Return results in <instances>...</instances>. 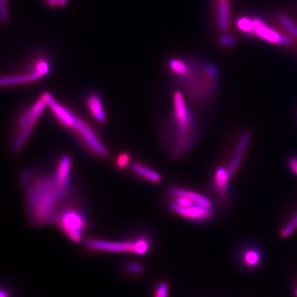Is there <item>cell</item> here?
Returning a JSON list of instances; mask_svg holds the SVG:
<instances>
[{"mask_svg": "<svg viewBox=\"0 0 297 297\" xmlns=\"http://www.w3.org/2000/svg\"><path fill=\"white\" fill-rule=\"evenodd\" d=\"M253 21V35H255L258 38L271 44L279 45L281 46H292V41L290 40V38L271 28L260 17H254Z\"/></svg>", "mask_w": 297, "mask_h": 297, "instance_id": "5", "label": "cell"}, {"mask_svg": "<svg viewBox=\"0 0 297 297\" xmlns=\"http://www.w3.org/2000/svg\"><path fill=\"white\" fill-rule=\"evenodd\" d=\"M189 191L184 190V189L173 188L170 190V193L173 196L177 197H188Z\"/></svg>", "mask_w": 297, "mask_h": 297, "instance_id": "30", "label": "cell"}, {"mask_svg": "<svg viewBox=\"0 0 297 297\" xmlns=\"http://www.w3.org/2000/svg\"><path fill=\"white\" fill-rule=\"evenodd\" d=\"M78 131L79 134L83 137L84 140L88 144L90 147L98 155L105 156L107 155L106 148L103 146L102 142L98 138L97 135L92 130L91 127L81 119L76 117L75 123L74 128Z\"/></svg>", "mask_w": 297, "mask_h": 297, "instance_id": "6", "label": "cell"}, {"mask_svg": "<svg viewBox=\"0 0 297 297\" xmlns=\"http://www.w3.org/2000/svg\"><path fill=\"white\" fill-rule=\"evenodd\" d=\"M250 140H251V134L249 132H244L242 133V136H240L238 140L237 147H236L235 152L234 156L242 158L243 157L244 154L247 150L249 146Z\"/></svg>", "mask_w": 297, "mask_h": 297, "instance_id": "19", "label": "cell"}, {"mask_svg": "<svg viewBox=\"0 0 297 297\" xmlns=\"http://www.w3.org/2000/svg\"><path fill=\"white\" fill-rule=\"evenodd\" d=\"M176 203L179 206L183 207L191 206L194 204L189 197H177Z\"/></svg>", "mask_w": 297, "mask_h": 297, "instance_id": "29", "label": "cell"}, {"mask_svg": "<svg viewBox=\"0 0 297 297\" xmlns=\"http://www.w3.org/2000/svg\"><path fill=\"white\" fill-rule=\"evenodd\" d=\"M230 177L228 169L225 168L220 167L217 170L215 175V185L220 194H224L227 190Z\"/></svg>", "mask_w": 297, "mask_h": 297, "instance_id": "15", "label": "cell"}, {"mask_svg": "<svg viewBox=\"0 0 297 297\" xmlns=\"http://www.w3.org/2000/svg\"><path fill=\"white\" fill-rule=\"evenodd\" d=\"M42 77V74H40L39 72L35 70L34 72L30 74L2 78L0 83L3 86L17 85V84L35 81L37 80L41 79Z\"/></svg>", "mask_w": 297, "mask_h": 297, "instance_id": "11", "label": "cell"}, {"mask_svg": "<svg viewBox=\"0 0 297 297\" xmlns=\"http://www.w3.org/2000/svg\"><path fill=\"white\" fill-rule=\"evenodd\" d=\"M53 220L72 241L81 242L85 228V220L79 211L66 209L60 214H56Z\"/></svg>", "mask_w": 297, "mask_h": 297, "instance_id": "4", "label": "cell"}, {"mask_svg": "<svg viewBox=\"0 0 297 297\" xmlns=\"http://www.w3.org/2000/svg\"><path fill=\"white\" fill-rule=\"evenodd\" d=\"M219 1H220V2H226V1H228V0H219Z\"/></svg>", "mask_w": 297, "mask_h": 297, "instance_id": "36", "label": "cell"}, {"mask_svg": "<svg viewBox=\"0 0 297 297\" xmlns=\"http://www.w3.org/2000/svg\"><path fill=\"white\" fill-rule=\"evenodd\" d=\"M0 296H1V297H9L7 292L3 290L1 291V295H0Z\"/></svg>", "mask_w": 297, "mask_h": 297, "instance_id": "34", "label": "cell"}, {"mask_svg": "<svg viewBox=\"0 0 297 297\" xmlns=\"http://www.w3.org/2000/svg\"><path fill=\"white\" fill-rule=\"evenodd\" d=\"M297 228V213L291 219L290 222L286 224V226L283 228L282 231L281 232L282 237L286 238L291 235Z\"/></svg>", "mask_w": 297, "mask_h": 297, "instance_id": "22", "label": "cell"}, {"mask_svg": "<svg viewBox=\"0 0 297 297\" xmlns=\"http://www.w3.org/2000/svg\"><path fill=\"white\" fill-rule=\"evenodd\" d=\"M49 3L52 7H56L58 4L62 6H65L67 3V0H49Z\"/></svg>", "mask_w": 297, "mask_h": 297, "instance_id": "33", "label": "cell"}, {"mask_svg": "<svg viewBox=\"0 0 297 297\" xmlns=\"http://www.w3.org/2000/svg\"><path fill=\"white\" fill-rule=\"evenodd\" d=\"M173 101V116L176 128L175 146L179 152L185 151L192 142L194 120L181 92H175Z\"/></svg>", "mask_w": 297, "mask_h": 297, "instance_id": "2", "label": "cell"}, {"mask_svg": "<svg viewBox=\"0 0 297 297\" xmlns=\"http://www.w3.org/2000/svg\"><path fill=\"white\" fill-rule=\"evenodd\" d=\"M34 126L35 125L28 124L27 126L22 128V130H21L18 136H17L14 144H13V148H14L15 152H19L22 148L23 144H25L29 136H30Z\"/></svg>", "mask_w": 297, "mask_h": 297, "instance_id": "18", "label": "cell"}, {"mask_svg": "<svg viewBox=\"0 0 297 297\" xmlns=\"http://www.w3.org/2000/svg\"><path fill=\"white\" fill-rule=\"evenodd\" d=\"M294 295H295V296L297 297V286H296V289H295V290H294Z\"/></svg>", "mask_w": 297, "mask_h": 297, "instance_id": "35", "label": "cell"}, {"mask_svg": "<svg viewBox=\"0 0 297 297\" xmlns=\"http://www.w3.org/2000/svg\"><path fill=\"white\" fill-rule=\"evenodd\" d=\"M188 197H190L194 204L207 209H211L212 207V202L204 195L193 192V191H189Z\"/></svg>", "mask_w": 297, "mask_h": 297, "instance_id": "20", "label": "cell"}, {"mask_svg": "<svg viewBox=\"0 0 297 297\" xmlns=\"http://www.w3.org/2000/svg\"><path fill=\"white\" fill-rule=\"evenodd\" d=\"M172 210L175 213L191 220H203L210 218L212 215V209L204 208V207L193 204L188 207L179 206L176 202L171 204Z\"/></svg>", "mask_w": 297, "mask_h": 297, "instance_id": "8", "label": "cell"}, {"mask_svg": "<svg viewBox=\"0 0 297 297\" xmlns=\"http://www.w3.org/2000/svg\"><path fill=\"white\" fill-rule=\"evenodd\" d=\"M230 9L227 1L220 2L218 7V25L220 31L225 33L230 26Z\"/></svg>", "mask_w": 297, "mask_h": 297, "instance_id": "13", "label": "cell"}, {"mask_svg": "<svg viewBox=\"0 0 297 297\" xmlns=\"http://www.w3.org/2000/svg\"><path fill=\"white\" fill-rule=\"evenodd\" d=\"M281 26L293 37L297 40V25L284 13H280L277 16Z\"/></svg>", "mask_w": 297, "mask_h": 297, "instance_id": "16", "label": "cell"}, {"mask_svg": "<svg viewBox=\"0 0 297 297\" xmlns=\"http://www.w3.org/2000/svg\"><path fill=\"white\" fill-rule=\"evenodd\" d=\"M35 70L42 74L43 77L46 75L49 72V64L48 62L44 60L37 62L36 66H35Z\"/></svg>", "mask_w": 297, "mask_h": 297, "instance_id": "24", "label": "cell"}, {"mask_svg": "<svg viewBox=\"0 0 297 297\" xmlns=\"http://www.w3.org/2000/svg\"><path fill=\"white\" fill-rule=\"evenodd\" d=\"M131 169L136 174L140 175L148 181L153 182V183H159L161 180L159 173H158L157 172L150 169V168L139 165V164H133L131 165Z\"/></svg>", "mask_w": 297, "mask_h": 297, "instance_id": "14", "label": "cell"}, {"mask_svg": "<svg viewBox=\"0 0 297 297\" xmlns=\"http://www.w3.org/2000/svg\"><path fill=\"white\" fill-rule=\"evenodd\" d=\"M87 106L93 116L99 122H104L106 120V114L103 109L101 98L97 95H93L87 100Z\"/></svg>", "mask_w": 297, "mask_h": 297, "instance_id": "12", "label": "cell"}, {"mask_svg": "<svg viewBox=\"0 0 297 297\" xmlns=\"http://www.w3.org/2000/svg\"><path fill=\"white\" fill-rule=\"evenodd\" d=\"M71 158L66 156L62 158L55 172V176L58 183L65 187H69Z\"/></svg>", "mask_w": 297, "mask_h": 297, "instance_id": "10", "label": "cell"}, {"mask_svg": "<svg viewBox=\"0 0 297 297\" xmlns=\"http://www.w3.org/2000/svg\"><path fill=\"white\" fill-rule=\"evenodd\" d=\"M44 96L46 99L47 105L51 109L52 112L57 117L58 120L68 128H74L77 116H74L71 111L68 110L63 105H60L50 94L45 93Z\"/></svg>", "mask_w": 297, "mask_h": 297, "instance_id": "7", "label": "cell"}, {"mask_svg": "<svg viewBox=\"0 0 297 297\" xmlns=\"http://www.w3.org/2000/svg\"><path fill=\"white\" fill-rule=\"evenodd\" d=\"M168 293H169L168 285L167 283H162L156 289L154 297H167Z\"/></svg>", "mask_w": 297, "mask_h": 297, "instance_id": "27", "label": "cell"}, {"mask_svg": "<svg viewBox=\"0 0 297 297\" xmlns=\"http://www.w3.org/2000/svg\"><path fill=\"white\" fill-rule=\"evenodd\" d=\"M130 156H129L128 154H121V155L118 156V158H117V166L120 168H125L127 165H128L129 162H130Z\"/></svg>", "mask_w": 297, "mask_h": 297, "instance_id": "28", "label": "cell"}, {"mask_svg": "<svg viewBox=\"0 0 297 297\" xmlns=\"http://www.w3.org/2000/svg\"><path fill=\"white\" fill-rule=\"evenodd\" d=\"M169 66L171 71L179 77H185L190 72L188 65L179 58L170 60Z\"/></svg>", "mask_w": 297, "mask_h": 297, "instance_id": "17", "label": "cell"}, {"mask_svg": "<svg viewBox=\"0 0 297 297\" xmlns=\"http://www.w3.org/2000/svg\"><path fill=\"white\" fill-rule=\"evenodd\" d=\"M85 245L89 249L110 252V253H131L144 255L150 249V243L146 239L132 242H107L103 240H88Z\"/></svg>", "mask_w": 297, "mask_h": 297, "instance_id": "3", "label": "cell"}, {"mask_svg": "<svg viewBox=\"0 0 297 297\" xmlns=\"http://www.w3.org/2000/svg\"><path fill=\"white\" fill-rule=\"evenodd\" d=\"M288 167L294 174L297 175V156H292L288 160Z\"/></svg>", "mask_w": 297, "mask_h": 297, "instance_id": "31", "label": "cell"}, {"mask_svg": "<svg viewBox=\"0 0 297 297\" xmlns=\"http://www.w3.org/2000/svg\"><path fill=\"white\" fill-rule=\"evenodd\" d=\"M129 271L132 272L135 274H139L142 271V268L141 265L136 263H130L128 265Z\"/></svg>", "mask_w": 297, "mask_h": 297, "instance_id": "32", "label": "cell"}, {"mask_svg": "<svg viewBox=\"0 0 297 297\" xmlns=\"http://www.w3.org/2000/svg\"><path fill=\"white\" fill-rule=\"evenodd\" d=\"M0 11L2 21L4 23H7L9 19L7 0H0Z\"/></svg>", "mask_w": 297, "mask_h": 297, "instance_id": "25", "label": "cell"}, {"mask_svg": "<svg viewBox=\"0 0 297 297\" xmlns=\"http://www.w3.org/2000/svg\"><path fill=\"white\" fill-rule=\"evenodd\" d=\"M47 105L44 96L42 97L23 114L19 121V126L22 128L28 124L35 125L39 120Z\"/></svg>", "mask_w": 297, "mask_h": 297, "instance_id": "9", "label": "cell"}, {"mask_svg": "<svg viewBox=\"0 0 297 297\" xmlns=\"http://www.w3.org/2000/svg\"><path fill=\"white\" fill-rule=\"evenodd\" d=\"M221 44L226 47L233 46L236 44L235 37L231 35L226 34L223 35L220 39Z\"/></svg>", "mask_w": 297, "mask_h": 297, "instance_id": "26", "label": "cell"}, {"mask_svg": "<svg viewBox=\"0 0 297 297\" xmlns=\"http://www.w3.org/2000/svg\"><path fill=\"white\" fill-rule=\"evenodd\" d=\"M237 26L238 28L244 33L247 34H253V19L249 17H242L237 19Z\"/></svg>", "mask_w": 297, "mask_h": 297, "instance_id": "21", "label": "cell"}, {"mask_svg": "<svg viewBox=\"0 0 297 297\" xmlns=\"http://www.w3.org/2000/svg\"><path fill=\"white\" fill-rule=\"evenodd\" d=\"M69 187L58 183L55 174L35 179L28 191L29 212L33 221L42 224L53 220L56 209Z\"/></svg>", "mask_w": 297, "mask_h": 297, "instance_id": "1", "label": "cell"}, {"mask_svg": "<svg viewBox=\"0 0 297 297\" xmlns=\"http://www.w3.org/2000/svg\"><path fill=\"white\" fill-rule=\"evenodd\" d=\"M244 258H245L244 259H245L246 263L248 265H251V266L257 265L259 262V254L255 251H248L246 253Z\"/></svg>", "mask_w": 297, "mask_h": 297, "instance_id": "23", "label": "cell"}]
</instances>
